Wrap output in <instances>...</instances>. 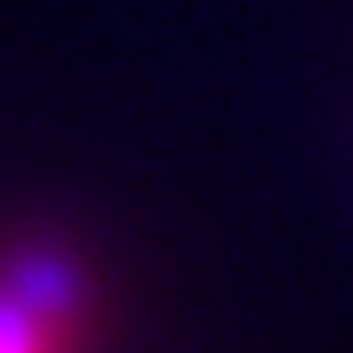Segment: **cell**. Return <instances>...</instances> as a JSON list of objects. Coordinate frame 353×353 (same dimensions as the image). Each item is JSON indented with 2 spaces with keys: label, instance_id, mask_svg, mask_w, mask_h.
Instances as JSON below:
<instances>
[{
  "label": "cell",
  "instance_id": "1",
  "mask_svg": "<svg viewBox=\"0 0 353 353\" xmlns=\"http://www.w3.org/2000/svg\"><path fill=\"white\" fill-rule=\"evenodd\" d=\"M77 277L48 259L0 271V353H71Z\"/></svg>",
  "mask_w": 353,
  "mask_h": 353
}]
</instances>
